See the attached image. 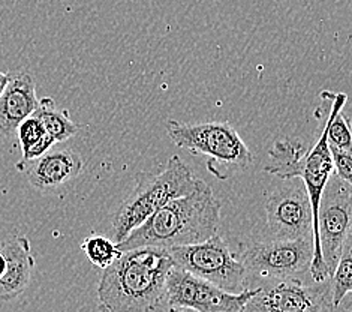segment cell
Instances as JSON below:
<instances>
[{
  "mask_svg": "<svg viewBox=\"0 0 352 312\" xmlns=\"http://www.w3.org/2000/svg\"><path fill=\"white\" fill-rule=\"evenodd\" d=\"M256 293L240 312H351L333 302L331 278L325 281L301 280L249 281L248 290Z\"/></svg>",
  "mask_w": 352,
  "mask_h": 312,
  "instance_id": "52a82bcc",
  "label": "cell"
},
{
  "mask_svg": "<svg viewBox=\"0 0 352 312\" xmlns=\"http://www.w3.org/2000/svg\"><path fill=\"white\" fill-rule=\"evenodd\" d=\"M267 225L272 239L314 238V212L305 182L287 179L265 200Z\"/></svg>",
  "mask_w": 352,
  "mask_h": 312,
  "instance_id": "9c48e42d",
  "label": "cell"
},
{
  "mask_svg": "<svg viewBox=\"0 0 352 312\" xmlns=\"http://www.w3.org/2000/svg\"><path fill=\"white\" fill-rule=\"evenodd\" d=\"M10 80H11V72L0 71V98H2L3 92L6 90L8 83H10Z\"/></svg>",
  "mask_w": 352,
  "mask_h": 312,
  "instance_id": "7402d4cb",
  "label": "cell"
},
{
  "mask_svg": "<svg viewBox=\"0 0 352 312\" xmlns=\"http://www.w3.org/2000/svg\"><path fill=\"white\" fill-rule=\"evenodd\" d=\"M255 293L256 289L241 293L225 291L177 266L171 269L166 282V302L171 311L189 308L195 312H240Z\"/></svg>",
  "mask_w": 352,
  "mask_h": 312,
  "instance_id": "30bf717a",
  "label": "cell"
},
{
  "mask_svg": "<svg viewBox=\"0 0 352 312\" xmlns=\"http://www.w3.org/2000/svg\"><path fill=\"white\" fill-rule=\"evenodd\" d=\"M334 173H336L343 182H346L352 188V152L340 150L338 147L330 146Z\"/></svg>",
  "mask_w": 352,
  "mask_h": 312,
  "instance_id": "ffe728a7",
  "label": "cell"
},
{
  "mask_svg": "<svg viewBox=\"0 0 352 312\" xmlns=\"http://www.w3.org/2000/svg\"><path fill=\"white\" fill-rule=\"evenodd\" d=\"M333 173L334 164L329 145V134H327V126L324 125V129L320 138H318L315 141V145L307 150L303 161H301L298 171V177L305 182L307 196L310 198V205H312L314 234L316 231L318 214H320V205L324 196V191Z\"/></svg>",
  "mask_w": 352,
  "mask_h": 312,
  "instance_id": "5bb4252c",
  "label": "cell"
},
{
  "mask_svg": "<svg viewBox=\"0 0 352 312\" xmlns=\"http://www.w3.org/2000/svg\"><path fill=\"white\" fill-rule=\"evenodd\" d=\"M47 131L44 128V125L41 123V121L35 116L28 117L26 121H23L16 129V138H19V143L21 146V152L28 150L33 145H36L38 141L43 140L47 136Z\"/></svg>",
  "mask_w": 352,
  "mask_h": 312,
  "instance_id": "d6986e66",
  "label": "cell"
},
{
  "mask_svg": "<svg viewBox=\"0 0 352 312\" xmlns=\"http://www.w3.org/2000/svg\"><path fill=\"white\" fill-rule=\"evenodd\" d=\"M314 254V238L241 242L236 252L246 267L248 282L258 280L305 281L306 276H310Z\"/></svg>",
  "mask_w": 352,
  "mask_h": 312,
  "instance_id": "8992f818",
  "label": "cell"
},
{
  "mask_svg": "<svg viewBox=\"0 0 352 312\" xmlns=\"http://www.w3.org/2000/svg\"><path fill=\"white\" fill-rule=\"evenodd\" d=\"M53 145H56V140L50 136V134H47V136L38 141L36 145H33L32 147H29L28 150L21 152L23 154V158L24 161H30V159H36L39 156H43L44 154H47V152L53 147Z\"/></svg>",
  "mask_w": 352,
  "mask_h": 312,
  "instance_id": "44dd1931",
  "label": "cell"
},
{
  "mask_svg": "<svg viewBox=\"0 0 352 312\" xmlns=\"http://www.w3.org/2000/svg\"><path fill=\"white\" fill-rule=\"evenodd\" d=\"M6 257H5V254H3V251L0 249V278H2L3 275H5V272H6Z\"/></svg>",
  "mask_w": 352,
  "mask_h": 312,
  "instance_id": "603a6c76",
  "label": "cell"
},
{
  "mask_svg": "<svg viewBox=\"0 0 352 312\" xmlns=\"http://www.w3.org/2000/svg\"><path fill=\"white\" fill-rule=\"evenodd\" d=\"M39 105L36 84L29 72H11V80L0 98V136H16L23 121L33 116Z\"/></svg>",
  "mask_w": 352,
  "mask_h": 312,
  "instance_id": "7c38bea8",
  "label": "cell"
},
{
  "mask_svg": "<svg viewBox=\"0 0 352 312\" xmlns=\"http://www.w3.org/2000/svg\"><path fill=\"white\" fill-rule=\"evenodd\" d=\"M221 203L206 182L189 196L175 198L119 243L124 252L153 247L170 249L201 243L217 233Z\"/></svg>",
  "mask_w": 352,
  "mask_h": 312,
  "instance_id": "7a4b0ae2",
  "label": "cell"
},
{
  "mask_svg": "<svg viewBox=\"0 0 352 312\" xmlns=\"http://www.w3.org/2000/svg\"><path fill=\"white\" fill-rule=\"evenodd\" d=\"M81 251L91 261V264L98 269H107L116 263L123 254L119 248V243L114 242L111 238L94 234L89 236L81 243Z\"/></svg>",
  "mask_w": 352,
  "mask_h": 312,
  "instance_id": "ac0fdd59",
  "label": "cell"
},
{
  "mask_svg": "<svg viewBox=\"0 0 352 312\" xmlns=\"http://www.w3.org/2000/svg\"><path fill=\"white\" fill-rule=\"evenodd\" d=\"M307 147L300 140H278L268 152L270 164L264 170L273 176L280 177L282 180L298 177L300 165L307 154Z\"/></svg>",
  "mask_w": 352,
  "mask_h": 312,
  "instance_id": "9a60e30c",
  "label": "cell"
},
{
  "mask_svg": "<svg viewBox=\"0 0 352 312\" xmlns=\"http://www.w3.org/2000/svg\"><path fill=\"white\" fill-rule=\"evenodd\" d=\"M203 182L179 156H171L162 171L140 173L135 188L113 215L111 239L123 242L159 209L175 198L189 196Z\"/></svg>",
  "mask_w": 352,
  "mask_h": 312,
  "instance_id": "3957f363",
  "label": "cell"
},
{
  "mask_svg": "<svg viewBox=\"0 0 352 312\" xmlns=\"http://www.w3.org/2000/svg\"><path fill=\"white\" fill-rule=\"evenodd\" d=\"M352 229V188L333 173L327 183L314 234L312 280L320 282L331 278L346 236Z\"/></svg>",
  "mask_w": 352,
  "mask_h": 312,
  "instance_id": "5b68a950",
  "label": "cell"
},
{
  "mask_svg": "<svg viewBox=\"0 0 352 312\" xmlns=\"http://www.w3.org/2000/svg\"><path fill=\"white\" fill-rule=\"evenodd\" d=\"M173 267L168 249L124 251L102 271L96 290L99 312H164L168 308L166 282Z\"/></svg>",
  "mask_w": 352,
  "mask_h": 312,
  "instance_id": "6da1fadb",
  "label": "cell"
},
{
  "mask_svg": "<svg viewBox=\"0 0 352 312\" xmlns=\"http://www.w3.org/2000/svg\"><path fill=\"white\" fill-rule=\"evenodd\" d=\"M6 257V272L0 278V300L11 302L28 289L36 260L32 254V245L26 236L14 238L0 243Z\"/></svg>",
  "mask_w": 352,
  "mask_h": 312,
  "instance_id": "4fadbf2b",
  "label": "cell"
},
{
  "mask_svg": "<svg viewBox=\"0 0 352 312\" xmlns=\"http://www.w3.org/2000/svg\"><path fill=\"white\" fill-rule=\"evenodd\" d=\"M333 302L340 306L346 294H352V229L343 243L336 269L331 275Z\"/></svg>",
  "mask_w": 352,
  "mask_h": 312,
  "instance_id": "e0dca14e",
  "label": "cell"
},
{
  "mask_svg": "<svg viewBox=\"0 0 352 312\" xmlns=\"http://www.w3.org/2000/svg\"><path fill=\"white\" fill-rule=\"evenodd\" d=\"M33 116L38 117L56 143L69 140L78 132V126L72 122L68 110L58 108L52 98L39 99V105Z\"/></svg>",
  "mask_w": 352,
  "mask_h": 312,
  "instance_id": "2e32d148",
  "label": "cell"
},
{
  "mask_svg": "<svg viewBox=\"0 0 352 312\" xmlns=\"http://www.w3.org/2000/svg\"><path fill=\"white\" fill-rule=\"evenodd\" d=\"M170 254L177 266L192 275L203 278L222 290L241 293L248 290V272L219 234L201 243L170 248Z\"/></svg>",
  "mask_w": 352,
  "mask_h": 312,
  "instance_id": "ba28073f",
  "label": "cell"
},
{
  "mask_svg": "<svg viewBox=\"0 0 352 312\" xmlns=\"http://www.w3.org/2000/svg\"><path fill=\"white\" fill-rule=\"evenodd\" d=\"M166 134L177 147L206 156L210 171L221 179L254 163L252 152L228 122L180 123L171 119L166 122Z\"/></svg>",
  "mask_w": 352,
  "mask_h": 312,
  "instance_id": "277c9868",
  "label": "cell"
},
{
  "mask_svg": "<svg viewBox=\"0 0 352 312\" xmlns=\"http://www.w3.org/2000/svg\"><path fill=\"white\" fill-rule=\"evenodd\" d=\"M351 312H352V311H351Z\"/></svg>",
  "mask_w": 352,
  "mask_h": 312,
  "instance_id": "d4e9b609",
  "label": "cell"
},
{
  "mask_svg": "<svg viewBox=\"0 0 352 312\" xmlns=\"http://www.w3.org/2000/svg\"><path fill=\"white\" fill-rule=\"evenodd\" d=\"M173 312H195V311L189 308H177V309H173Z\"/></svg>",
  "mask_w": 352,
  "mask_h": 312,
  "instance_id": "cb8c5ba5",
  "label": "cell"
},
{
  "mask_svg": "<svg viewBox=\"0 0 352 312\" xmlns=\"http://www.w3.org/2000/svg\"><path fill=\"white\" fill-rule=\"evenodd\" d=\"M19 170L33 188L45 194H60L85 170L82 158L72 150H48L30 161L16 163Z\"/></svg>",
  "mask_w": 352,
  "mask_h": 312,
  "instance_id": "8fae6325",
  "label": "cell"
}]
</instances>
